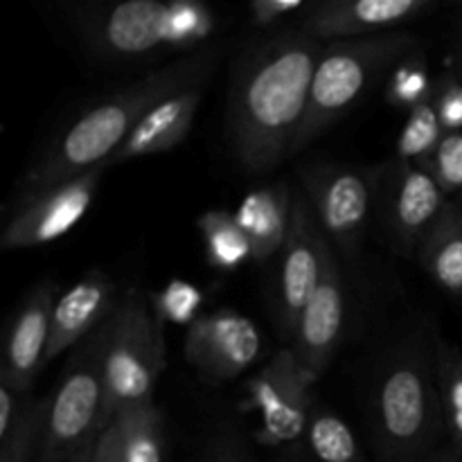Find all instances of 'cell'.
Returning <instances> with one entry per match:
<instances>
[{
	"label": "cell",
	"mask_w": 462,
	"mask_h": 462,
	"mask_svg": "<svg viewBox=\"0 0 462 462\" xmlns=\"http://www.w3.org/2000/svg\"><path fill=\"white\" fill-rule=\"evenodd\" d=\"M185 361L215 383L246 373L262 355V334L255 320L233 310L199 316L185 332Z\"/></svg>",
	"instance_id": "7c38bea8"
},
{
	"label": "cell",
	"mask_w": 462,
	"mask_h": 462,
	"mask_svg": "<svg viewBox=\"0 0 462 462\" xmlns=\"http://www.w3.org/2000/svg\"><path fill=\"white\" fill-rule=\"evenodd\" d=\"M310 7L311 3H305V0H253L248 5V21L260 27V30H266V27H273L282 18L293 16V14L305 16Z\"/></svg>",
	"instance_id": "1f68e13d"
},
{
	"label": "cell",
	"mask_w": 462,
	"mask_h": 462,
	"mask_svg": "<svg viewBox=\"0 0 462 462\" xmlns=\"http://www.w3.org/2000/svg\"><path fill=\"white\" fill-rule=\"evenodd\" d=\"M422 462H460V458H458V454H456L454 447H451L449 442H447V445L438 447V449L433 451V454H429Z\"/></svg>",
	"instance_id": "e575fe53"
},
{
	"label": "cell",
	"mask_w": 462,
	"mask_h": 462,
	"mask_svg": "<svg viewBox=\"0 0 462 462\" xmlns=\"http://www.w3.org/2000/svg\"><path fill=\"white\" fill-rule=\"evenodd\" d=\"M346 325L347 291L341 266L334 260L320 287L302 310L291 337L293 355L311 382L320 379V374L332 364L346 337Z\"/></svg>",
	"instance_id": "2e32d148"
},
{
	"label": "cell",
	"mask_w": 462,
	"mask_h": 462,
	"mask_svg": "<svg viewBox=\"0 0 462 462\" xmlns=\"http://www.w3.org/2000/svg\"><path fill=\"white\" fill-rule=\"evenodd\" d=\"M314 382L298 364L291 347L275 352L244 388L242 411L260 415L257 442L271 449H298L310 427L316 400Z\"/></svg>",
	"instance_id": "ba28073f"
},
{
	"label": "cell",
	"mask_w": 462,
	"mask_h": 462,
	"mask_svg": "<svg viewBox=\"0 0 462 462\" xmlns=\"http://www.w3.org/2000/svg\"><path fill=\"white\" fill-rule=\"evenodd\" d=\"M436 7L433 0H328L311 3L300 27L320 43L368 39L400 32L397 27L420 21Z\"/></svg>",
	"instance_id": "9a60e30c"
},
{
	"label": "cell",
	"mask_w": 462,
	"mask_h": 462,
	"mask_svg": "<svg viewBox=\"0 0 462 462\" xmlns=\"http://www.w3.org/2000/svg\"><path fill=\"white\" fill-rule=\"evenodd\" d=\"M219 27V18L197 0H126L90 9L79 32L95 54L143 59L161 52H197Z\"/></svg>",
	"instance_id": "277c9868"
},
{
	"label": "cell",
	"mask_w": 462,
	"mask_h": 462,
	"mask_svg": "<svg viewBox=\"0 0 462 462\" xmlns=\"http://www.w3.org/2000/svg\"><path fill=\"white\" fill-rule=\"evenodd\" d=\"M113 424L120 436V462H165V418L153 402L122 411Z\"/></svg>",
	"instance_id": "44dd1931"
},
{
	"label": "cell",
	"mask_w": 462,
	"mask_h": 462,
	"mask_svg": "<svg viewBox=\"0 0 462 462\" xmlns=\"http://www.w3.org/2000/svg\"><path fill=\"white\" fill-rule=\"evenodd\" d=\"M436 370L447 438L462 462V350L440 337L436 341Z\"/></svg>",
	"instance_id": "cb8c5ba5"
},
{
	"label": "cell",
	"mask_w": 462,
	"mask_h": 462,
	"mask_svg": "<svg viewBox=\"0 0 462 462\" xmlns=\"http://www.w3.org/2000/svg\"><path fill=\"white\" fill-rule=\"evenodd\" d=\"M305 197L328 235L347 260H356L370 221L374 194L382 188L383 167L319 162L302 170Z\"/></svg>",
	"instance_id": "9c48e42d"
},
{
	"label": "cell",
	"mask_w": 462,
	"mask_h": 462,
	"mask_svg": "<svg viewBox=\"0 0 462 462\" xmlns=\"http://www.w3.org/2000/svg\"><path fill=\"white\" fill-rule=\"evenodd\" d=\"M415 260L442 291L462 298V206L458 199L447 201Z\"/></svg>",
	"instance_id": "ffe728a7"
},
{
	"label": "cell",
	"mask_w": 462,
	"mask_h": 462,
	"mask_svg": "<svg viewBox=\"0 0 462 462\" xmlns=\"http://www.w3.org/2000/svg\"><path fill=\"white\" fill-rule=\"evenodd\" d=\"M217 63L219 50H197L86 108L66 125V129L59 131L32 162L18 185V199L52 188L95 167H106L108 158L126 143L153 106L180 90L206 86Z\"/></svg>",
	"instance_id": "7a4b0ae2"
},
{
	"label": "cell",
	"mask_w": 462,
	"mask_h": 462,
	"mask_svg": "<svg viewBox=\"0 0 462 462\" xmlns=\"http://www.w3.org/2000/svg\"><path fill=\"white\" fill-rule=\"evenodd\" d=\"M334 260L337 255L332 244L320 228L310 201L305 194L296 192L291 233L278 255V269L271 291L273 319L282 337H293L302 310L320 287Z\"/></svg>",
	"instance_id": "30bf717a"
},
{
	"label": "cell",
	"mask_w": 462,
	"mask_h": 462,
	"mask_svg": "<svg viewBox=\"0 0 462 462\" xmlns=\"http://www.w3.org/2000/svg\"><path fill=\"white\" fill-rule=\"evenodd\" d=\"M201 462H251L242 431L230 422L217 424L203 447Z\"/></svg>",
	"instance_id": "4dcf8cb0"
},
{
	"label": "cell",
	"mask_w": 462,
	"mask_h": 462,
	"mask_svg": "<svg viewBox=\"0 0 462 462\" xmlns=\"http://www.w3.org/2000/svg\"><path fill=\"white\" fill-rule=\"evenodd\" d=\"M152 300L129 291L108 319L104 350L102 433L122 411L153 402L158 377L165 368V334Z\"/></svg>",
	"instance_id": "8992f818"
},
{
	"label": "cell",
	"mask_w": 462,
	"mask_h": 462,
	"mask_svg": "<svg viewBox=\"0 0 462 462\" xmlns=\"http://www.w3.org/2000/svg\"><path fill=\"white\" fill-rule=\"evenodd\" d=\"M97 442V440H95ZM95 442H90V445H86L84 449L79 451V454L75 456V458H70L68 462H93V456H95Z\"/></svg>",
	"instance_id": "d590c367"
},
{
	"label": "cell",
	"mask_w": 462,
	"mask_h": 462,
	"mask_svg": "<svg viewBox=\"0 0 462 462\" xmlns=\"http://www.w3.org/2000/svg\"><path fill=\"white\" fill-rule=\"evenodd\" d=\"M431 329L391 346L370 386V429L377 462H422L447 436Z\"/></svg>",
	"instance_id": "3957f363"
},
{
	"label": "cell",
	"mask_w": 462,
	"mask_h": 462,
	"mask_svg": "<svg viewBox=\"0 0 462 462\" xmlns=\"http://www.w3.org/2000/svg\"><path fill=\"white\" fill-rule=\"evenodd\" d=\"M458 77L462 79V45H460V61H458Z\"/></svg>",
	"instance_id": "74e56055"
},
{
	"label": "cell",
	"mask_w": 462,
	"mask_h": 462,
	"mask_svg": "<svg viewBox=\"0 0 462 462\" xmlns=\"http://www.w3.org/2000/svg\"><path fill=\"white\" fill-rule=\"evenodd\" d=\"M433 90H436V81L429 72L427 59L422 52H415L397 63L395 70L388 75L386 102L411 113L413 108L431 102Z\"/></svg>",
	"instance_id": "d4e9b609"
},
{
	"label": "cell",
	"mask_w": 462,
	"mask_h": 462,
	"mask_svg": "<svg viewBox=\"0 0 462 462\" xmlns=\"http://www.w3.org/2000/svg\"><path fill=\"white\" fill-rule=\"evenodd\" d=\"M442 138H445V129L438 120L436 106L433 102L422 104L409 113L400 135H397V161L418 165L436 152Z\"/></svg>",
	"instance_id": "4316f807"
},
{
	"label": "cell",
	"mask_w": 462,
	"mask_h": 462,
	"mask_svg": "<svg viewBox=\"0 0 462 462\" xmlns=\"http://www.w3.org/2000/svg\"><path fill=\"white\" fill-rule=\"evenodd\" d=\"M293 206L296 192L282 180L251 189L242 199L235 219L251 242L253 260L264 264L280 255L291 233Z\"/></svg>",
	"instance_id": "d6986e66"
},
{
	"label": "cell",
	"mask_w": 462,
	"mask_h": 462,
	"mask_svg": "<svg viewBox=\"0 0 462 462\" xmlns=\"http://www.w3.org/2000/svg\"><path fill=\"white\" fill-rule=\"evenodd\" d=\"M382 185L383 219L393 248L404 257H418L449 197L427 171L404 161L383 165Z\"/></svg>",
	"instance_id": "4fadbf2b"
},
{
	"label": "cell",
	"mask_w": 462,
	"mask_h": 462,
	"mask_svg": "<svg viewBox=\"0 0 462 462\" xmlns=\"http://www.w3.org/2000/svg\"><path fill=\"white\" fill-rule=\"evenodd\" d=\"M108 320L72 350L52 395L36 462H68L102 436Z\"/></svg>",
	"instance_id": "52a82bcc"
},
{
	"label": "cell",
	"mask_w": 462,
	"mask_h": 462,
	"mask_svg": "<svg viewBox=\"0 0 462 462\" xmlns=\"http://www.w3.org/2000/svg\"><path fill=\"white\" fill-rule=\"evenodd\" d=\"M201 99L203 86L180 90V93H174L167 99H162L158 106H153L143 117V122L135 126L134 134L126 138V143L108 158L106 167L179 147L185 140V135L189 134V129H192L194 117H197L199 106H201Z\"/></svg>",
	"instance_id": "ac0fdd59"
},
{
	"label": "cell",
	"mask_w": 462,
	"mask_h": 462,
	"mask_svg": "<svg viewBox=\"0 0 462 462\" xmlns=\"http://www.w3.org/2000/svg\"><path fill=\"white\" fill-rule=\"evenodd\" d=\"M456 199H458V201H460V206H462V192L458 194V197H456Z\"/></svg>",
	"instance_id": "f35d334b"
},
{
	"label": "cell",
	"mask_w": 462,
	"mask_h": 462,
	"mask_svg": "<svg viewBox=\"0 0 462 462\" xmlns=\"http://www.w3.org/2000/svg\"><path fill=\"white\" fill-rule=\"evenodd\" d=\"M278 462H310V460H307L298 449H291V451H282Z\"/></svg>",
	"instance_id": "8d00e7d4"
},
{
	"label": "cell",
	"mask_w": 462,
	"mask_h": 462,
	"mask_svg": "<svg viewBox=\"0 0 462 462\" xmlns=\"http://www.w3.org/2000/svg\"><path fill=\"white\" fill-rule=\"evenodd\" d=\"M106 167L77 174L48 189L18 199L12 219L0 235L3 251L45 246L70 233L90 210Z\"/></svg>",
	"instance_id": "8fae6325"
},
{
	"label": "cell",
	"mask_w": 462,
	"mask_h": 462,
	"mask_svg": "<svg viewBox=\"0 0 462 462\" xmlns=\"http://www.w3.org/2000/svg\"><path fill=\"white\" fill-rule=\"evenodd\" d=\"M298 451L310 462H368L352 429L320 402Z\"/></svg>",
	"instance_id": "7402d4cb"
},
{
	"label": "cell",
	"mask_w": 462,
	"mask_h": 462,
	"mask_svg": "<svg viewBox=\"0 0 462 462\" xmlns=\"http://www.w3.org/2000/svg\"><path fill=\"white\" fill-rule=\"evenodd\" d=\"M117 305V284L104 271H90L79 282L72 284L54 305L45 364L70 347L75 350L90 334L97 332L111 319Z\"/></svg>",
	"instance_id": "e0dca14e"
},
{
	"label": "cell",
	"mask_w": 462,
	"mask_h": 462,
	"mask_svg": "<svg viewBox=\"0 0 462 462\" xmlns=\"http://www.w3.org/2000/svg\"><path fill=\"white\" fill-rule=\"evenodd\" d=\"M152 307L162 323L192 325L203 307V291L188 280H171L152 296Z\"/></svg>",
	"instance_id": "83f0119b"
},
{
	"label": "cell",
	"mask_w": 462,
	"mask_h": 462,
	"mask_svg": "<svg viewBox=\"0 0 462 462\" xmlns=\"http://www.w3.org/2000/svg\"><path fill=\"white\" fill-rule=\"evenodd\" d=\"M57 282L41 280L23 298L5 334L0 383L18 395L30 397L36 374L45 365L52 329V311L57 305Z\"/></svg>",
	"instance_id": "5bb4252c"
},
{
	"label": "cell",
	"mask_w": 462,
	"mask_h": 462,
	"mask_svg": "<svg viewBox=\"0 0 462 462\" xmlns=\"http://www.w3.org/2000/svg\"><path fill=\"white\" fill-rule=\"evenodd\" d=\"M199 230L206 244V260L219 273H235L248 260H253V248L244 230L239 228L235 212L208 210L197 219Z\"/></svg>",
	"instance_id": "603a6c76"
},
{
	"label": "cell",
	"mask_w": 462,
	"mask_h": 462,
	"mask_svg": "<svg viewBox=\"0 0 462 462\" xmlns=\"http://www.w3.org/2000/svg\"><path fill=\"white\" fill-rule=\"evenodd\" d=\"M93 462H120V436L116 424H111L95 442Z\"/></svg>",
	"instance_id": "836d02e7"
},
{
	"label": "cell",
	"mask_w": 462,
	"mask_h": 462,
	"mask_svg": "<svg viewBox=\"0 0 462 462\" xmlns=\"http://www.w3.org/2000/svg\"><path fill=\"white\" fill-rule=\"evenodd\" d=\"M418 167L440 185L447 197H458L462 192V134H445L436 152L418 162Z\"/></svg>",
	"instance_id": "f1b7e54d"
},
{
	"label": "cell",
	"mask_w": 462,
	"mask_h": 462,
	"mask_svg": "<svg viewBox=\"0 0 462 462\" xmlns=\"http://www.w3.org/2000/svg\"><path fill=\"white\" fill-rule=\"evenodd\" d=\"M415 52H420V39L411 32H388L368 39L332 41L323 45L311 81L310 108L293 153L307 149V144L332 129L374 88L377 81Z\"/></svg>",
	"instance_id": "5b68a950"
},
{
	"label": "cell",
	"mask_w": 462,
	"mask_h": 462,
	"mask_svg": "<svg viewBox=\"0 0 462 462\" xmlns=\"http://www.w3.org/2000/svg\"><path fill=\"white\" fill-rule=\"evenodd\" d=\"M323 45L296 27L255 41L239 57L226 129L233 156L251 174H266L293 156Z\"/></svg>",
	"instance_id": "6da1fadb"
},
{
	"label": "cell",
	"mask_w": 462,
	"mask_h": 462,
	"mask_svg": "<svg viewBox=\"0 0 462 462\" xmlns=\"http://www.w3.org/2000/svg\"><path fill=\"white\" fill-rule=\"evenodd\" d=\"M50 404H52V397L30 400V404L25 406L14 431L9 433V438L0 442V462L39 460Z\"/></svg>",
	"instance_id": "484cf974"
},
{
	"label": "cell",
	"mask_w": 462,
	"mask_h": 462,
	"mask_svg": "<svg viewBox=\"0 0 462 462\" xmlns=\"http://www.w3.org/2000/svg\"><path fill=\"white\" fill-rule=\"evenodd\" d=\"M433 106L445 134H462V79L454 72H445L436 81Z\"/></svg>",
	"instance_id": "f546056e"
},
{
	"label": "cell",
	"mask_w": 462,
	"mask_h": 462,
	"mask_svg": "<svg viewBox=\"0 0 462 462\" xmlns=\"http://www.w3.org/2000/svg\"><path fill=\"white\" fill-rule=\"evenodd\" d=\"M27 404H30V400L25 395H18L12 388L0 383V442L9 438Z\"/></svg>",
	"instance_id": "d6a6232c"
}]
</instances>
